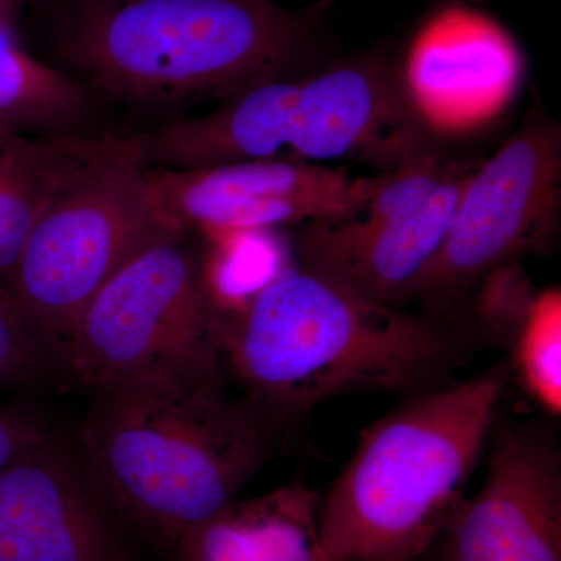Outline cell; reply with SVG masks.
<instances>
[{
	"mask_svg": "<svg viewBox=\"0 0 561 561\" xmlns=\"http://www.w3.org/2000/svg\"><path fill=\"white\" fill-rule=\"evenodd\" d=\"M320 5L276 0H33V55L76 81L111 119L179 117L264 81L297 76ZM25 16V18H27Z\"/></svg>",
	"mask_w": 561,
	"mask_h": 561,
	"instance_id": "cell-1",
	"label": "cell"
},
{
	"mask_svg": "<svg viewBox=\"0 0 561 561\" xmlns=\"http://www.w3.org/2000/svg\"><path fill=\"white\" fill-rule=\"evenodd\" d=\"M468 350L451 320L376 305L300 267L230 312L224 359L262 411L291 416L341 394L426 386Z\"/></svg>",
	"mask_w": 561,
	"mask_h": 561,
	"instance_id": "cell-2",
	"label": "cell"
},
{
	"mask_svg": "<svg viewBox=\"0 0 561 561\" xmlns=\"http://www.w3.org/2000/svg\"><path fill=\"white\" fill-rule=\"evenodd\" d=\"M80 454L111 504L175 546L256 474L268 434L224 389L140 376L92 390Z\"/></svg>",
	"mask_w": 561,
	"mask_h": 561,
	"instance_id": "cell-3",
	"label": "cell"
},
{
	"mask_svg": "<svg viewBox=\"0 0 561 561\" xmlns=\"http://www.w3.org/2000/svg\"><path fill=\"white\" fill-rule=\"evenodd\" d=\"M504 390L496 368L373 423L320 500L330 561H419L463 502Z\"/></svg>",
	"mask_w": 561,
	"mask_h": 561,
	"instance_id": "cell-4",
	"label": "cell"
},
{
	"mask_svg": "<svg viewBox=\"0 0 561 561\" xmlns=\"http://www.w3.org/2000/svg\"><path fill=\"white\" fill-rule=\"evenodd\" d=\"M150 172L124 133L101 136L22 247L3 297L62 350L94 295L139 251L179 230L151 201Z\"/></svg>",
	"mask_w": 561,
	"mask_h": 561,
	"instance_id": "cell-5",
	"label": "cell"
},
{
	"mask_svg": "<svg viewBox=\"0 0 561 561\" xmlns=\"http://www.w3.org/2000/svg\"><path fill=\"white\" fill-rule=\"evenodd\" d=\"M192 234L175 230L151 242L88 302L65 345L72 381L95 390L168 376L224 389L230 312Z\"/></svg>",
	"mask_w": 561,
	"mask_h": 561,
	"instance_id": "cell-6",
	"label": "cell"
},
{
	"mask_svg": "<svg viewBox=\"0 0 561 561\" xmlns=\"http://www.w3.org/2000/svg\"><path fill=\"white\" fill-rule=\"evenodd\" d=\"M382 128V98L359 55L305 76L264 81L203 116L173 117L125 139L151 169H197L225 162L362 161Z\"/></svg>",
	"mask_w": 561,
	"mask_h": 561,
	"instance_id": "cell-7",
	"label": "cell"
},
{
	"mask_svg": "<svg viewBox=\"0 0 561 561\" xmlns=\"http://www.w3.org/2000/svg\"><path fill=\"white\" fill-rule=\"evenodd\" d=\"M560 184V125L531 108L518 130L468 175L440 249L394 308L419 305L449 320L491 272L545 250L559 221Z\"/></svg>",
	"mask_w": 561,
	"mask_h": 561,
	"instance_id": "cell-8",
	"label": "cell"
},
{
	"mask_svg": "<svg viewBox=\"0 0 561 561\" xmlns=\"http://www.w3.org/2000/svg\"><path fill=\"white\" fill-rule=\"evenodd\" d=\"M524 72L526 58L512 33L461 2L427 14L393 61L402 106L430 142L468 138L500 121Z\"/></svg>",
	"mask_w": 561,
	"mask_h": 561,
	"instance_id": "cell-9",
	"label": "cell"
},
{
	"mask_svg": "<svg viewBox=\"0 0 561 561\" xmlns=\"http://www.w3.org/2000/svg\"><path fill=\"white\" fill-rule=\"evenodd\" d=\"M379 183L381 175L354 179L345 169L290 158L150 172L158 213L179 230L192 232L356 219Z\"/></svg>",
	"mask_w": 561,
	"mask_h": 561,
	"instance_id": "cell-10",
	"label": "cell"
},
{
	"mask_svg": "<svg viewBox=\"0 0 561 561\" xmlns=\"http://www.w3.org/2000/svg\"><path fill=\"white\" fill-rule=\"evenodd\" d=\"M432 548L437 561H561V460L530 426L494 435L485 482Z\"/></svg>",
	"mask_w": 561,
	"mask_h": 561,
	"instance_id": "cell-11",
	"label": "cell"
},
{
	"mask_svg": "<svg viewBox=\"0 0 561 561\" xmlns=\"http://www.w3.org/2000/svg\"><path fill=\"white\" fill-rule=\"evenodd\" d=\"M80 451L49 435L0 471V561H122Z\"/></svg>",
	"mask_w": 561,
	"mask_h": 561,
	"instance_id": "cell-12",
	"label": "cell"
},
{
	"mask_svg": "<svg viewBox=\"0 0 561 561\" xmlns=\"http://www.w3.org/2000/svg\"><path fill=\"white\" fill-rule=\"evenodd\" d=\"M470 173L457 169L424 205L394 219L300 225L295 251L301 267L364 300L394 308L401 291L440 249Z\"/></svg>",
	"mask_w": 561,
	"mask_h": 561,
	"instance_id": "cell-13",
	"label": "cell"
},
{
	"mask_svg": "<svg viewBox=\"0 0 561 561\" xmlns=\"http://www.w3.org/2000/svg\"><path fill=\"white\" fill-rule=\"evenodd\" d=\"M320 500L305 483L231 501L180 538V561H330L320 534Z\"/></svg>",
	"mask_w": 561,
	"mask_h": 561,
	"instance_id": "cell-14",
	"label": "cell"
},
{
	"mask_svg": "<svg viewBox=\"0 0 561 561\" xmlns=\"http://www.w3.org/2000/svg\"><path fill=\"white\" fill-rule=\"evenodd\" d=\"M103 136V135H102ZM101 136H33L0 127V295L47 203ZM5 298V297H3Z\"/></svg>",
	"mask_w": 561,
	"mask_h": 561,
	"instance_id": "cell-15",
	"label": "cell"
},
{
	"mask_svg": "<svg viewBox=\"0 0 561 561\" xmlns=\"http://www.w3.org/2000/svg\"><path fill=\"white\" fill-rule=\"evenodd\" d=\"M0 127L68 138L116 131L113 119L76 81L0 31Z\"/></svg>",
	"mask_w": 561,
	"mask_h": 561,
	"instance_id": "cell-16",
	"label": "cell"
},
{
	"mask_svg": "<svg viewBox=\"0 0 561 561\" xmlns=\"http://www.w3.org/2000/svg\"><path fill=\"white\" fill-rule=\"evenodd\" d=\"M513 368L535 404L561 413V290L537 291L511 339Z\"/></svg>",
	"mask_w": 561,
	"mask_h": 561,
	"instance_id": "cell-17",
	"label": "cell"
},
{
	"mask_svg": "<svg viewBox=\"0 0 561 561\" xmlns=\"http://www.w3.org/2000/svg\"><path fill=\"white\" fill-rule=\"evenodd\" d=\"M70 379L65 350L32 328L0 295V390Z\"/></svg>",
	"mask_w": 561,
	"mask_h": 561,
	"instance_id": "cell-18",
	"label": "cell"
},
{
	"mask_svg": "<svg viewBox=\"0 0 561 561\" xmlns=\"http://www.w3.org/2000/svg\"><path fill=\"white\" fill-rule=\"evenodd\" d=\"M49 435L38 413L18 405L0 408V471L31 453Z\"/></svg>",
	"mask_w": 561,
	"mask_h": 561,
	"instance_id": "cell-19",
	"label": "cell"
},
{
	"mask_svg": "<svg viewBox=\"0 0 561 561\" xmlns=\"http://www.w3.org/2000/svg\"><path fill=\"white\" fill-rule=\"evenodd\" d=\"M33 0H0V31L20 36L22 21H25Z\"/></svg>",
	"mask_w": 561,
	"mask_h": 561,
	"instance_id": "cell-20",
	"label": "cell"
}]
</instances>
